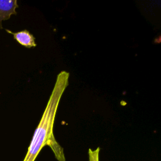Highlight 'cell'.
Instances as JSON below:
<instances>
[{
  "label": "cell",
  "mask_w": 161,
  "mask_h": 161,
  "mask_svg": "<svg viewBox=\"0 0 161 161\" xmlns=\"http://www.w3.org/2000/svg\"><path fill=\"white\" fill-rule=\"evenodd\" d=\"M18 8L16 0H0V29H3V21L8 20L11 15H16Z\"/></svg>",
  "instance_id": "7a4b0ae2"
},
{
  "label": "cell",
  "mask_w": 161,
  "mask_h": 161,
  "mask_svg": "<svg viewBox=\"0 0 161 161\" xmlns=\"http://www.w3.org/2000/svg\"><path fill=\"white\" fill-rule=\"evenodd\" d=\"M99 152H100L99 147H97L95 150L89 148L88 150L89 161H99Z\"/></svg>",
  "instance_id": "277c9868"
},
{
  "label": "cell",
  "mask_w": 161,
  "mask_h": 161,
  "mask_svg": "<svg viewBox=\"0 0 161 161\" xmlns=\"http://www.w3.org/2000/svg\"><path fill=\"white\" fill-rule=\"evenodd\" d=\"M69 73L65 70L61 71L57 75L47 106L35 129L23 161H35L41 150L46 145L51 148L58 161H65L64 150L54 137L53 128L60 99L69 85Z\"/></svg>",
  "instance_id": "6da1fadb"
},
{
  "label": "cell",
  "mask_w": 161,
  "mask_h": 161,
  "mask_svg": "<svg viewBox=\"0 0 161 161\" xmlns=\"http://www.w3.org/2000/svg\"><path fill=\"white\" fill-rule=\"evenodd\" d=\"M6 32L13 35L14 39L21 45L26 47L31 48L35 47L36 43L35 42V38L27 30H23L16 33L11 31L9 30L6 29Z\"/></svg>",
  "instance_id": "3957f363"
}]
</instances>
